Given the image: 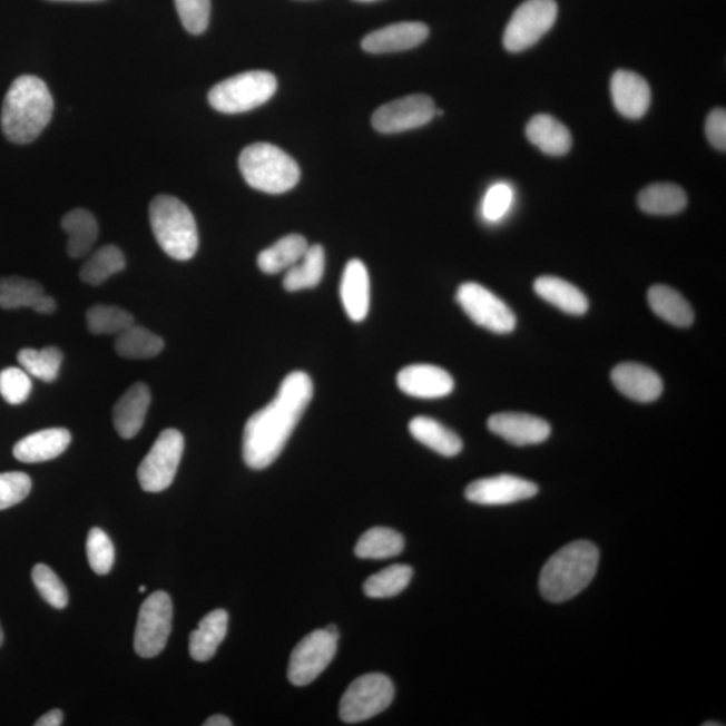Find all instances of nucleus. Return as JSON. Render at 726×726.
Returning <instances> with one entry per match:
<instances>
[{
    "mask_svg": "<svg viewBox=\"0 0 726 726\" xmlns=\"http://www.w3.org/2000/svg\"><path fill=\"white\" fill-rule=\"evenodd\" d=\"M314 384L304 372L287 375L276 398L246 421L243 457L252 470L267 469L281 457L291 434L313 400Z\"/></svg>",
    "mask_w": 726,
    "mask_h": 726,
    "instance_id": "f257e3e1",
    "label": "nucleus"
},
{
    "mask_svg": "<svg viewBox=\"0 0 726 726\" xmlns=\"http://www.w3.org/2000/svg\"><path fill=\"white\" fill-rule=\"evenodd\" d=\"M53 111V96L40 77H18L4 96L2 131L11 143L28 145L48 127Z\"/></svg>",
    "mask_w": 726,
    "mask_h": 726,
    "instance_id": "f03ea898",
    "label": "nucleus"
},
{
    "mask_svg": "<svg viewBox=\"0 0 726 726\" xmlns=\"http://www.w3.org/2000/svg\"><path fill=\"white\" fill-rule=\"evenodd\" d=\"M600 553L589 541H575L555 553L540 575V592L544 600L563 602L573 599L591 585L598 572Z\"/></svg>",
    "mask_w": 726,
    "mask_h": 726,
    "instance_id": "7ed1b4c3",
    "label": "nucleus"
},
{
    "mask_svg": "<svg viewBox=\"0 0 726 726\" xmlns=\"http://www.w3.org/2000/svg\"><path fill=\"white\" fill-rule=\"evenodd\" d=\"M150 224L155 238L167 256L187 262L199 245L196 218L180 199L158 196L150 204Z\"/></svg>",
    "mask_w": 726,
    "mask_h": 726,
    "instance_id": "20e7f679",
    "label": "nucleus"
},
{
    "mask_svg": "<svg viewBox=\"0 0 726 726\" xmlns=\"http://www.w3.org/2000/svg\"><path fill=\"white\" fill-rule=\"evenodd\" d=\"M238 166L252 189L267 194L287 193L301 180V168L295 159L269 143L245 147Z\"/></svg>",
    "mask_w": 726,
    "mask_h": 726,
    "instance_id": "39448f33",
    "label": "nucleus"
},
{
    "mask_svg": "<svg viewBox=\"0 0 726 726\" xmlns=\"http://www.w3.org/2000/svg\"><path fill=\"white\" fill-rule=\"evenodd\" d=\"M276 90L277 80L274 75L267 70H249L213 87L209 102L222 114H244L269 101Z\"/></svg>",
    "mask_w": 726,
    "mask_h": 726,
    "instance_id": "423d86ee",
    "label": "nucleus"
},
{
    "mask_svg": "<svg viewBox=\"0 0 726 726\" xmlns=\"http://www.w3.org/2000/svg\"><path fill=\"white\" fill-rule=\"evenodd\" d=\"M394 698V685L384 674L356 678L340 704V717L347 724L366 722L386 710Z\"/></svg>",
    "mask_w": 726,
    "mask_h": 726,
    "instance_id": "0eeeda50",
    "label": "nucleus"
},
{
    "mask_svg": "<svg viewBox=\"0 0 726 726\" xmlns=\"http://www.w3.org/2000/svg\"><path fill=\"white\" fill-rule=\"evenodd\" d=\"M184 450V434L173 428L161 432L139 465L138 479L141 489L147 492H161L170 488Z\"/></svg>",
    "mask_w": 726,
    "mask_h": 726,
    "instance_id": "6e6552de",
    "label": "nucleus"
},
{
    "mask_svg": "<svg viewBox=\"0 0 726 726\" xmlns=\"http://www.w3.org/2000/svg\"><path fill=\"white\" fill-rule=\"evenodd\" d=\"M555 0H527L514 11L503 35L506 50L520 53L527 50L553 28L557 19Z\"/></svg>",
    "mask_w": 726,
    "mask_h": 726,
    "instance_id": "1a4fd4ad",
    "label": "nucleus"
},
{
    "mask_svg": "<svg viewBox=\"0 0 726 726\" xmlns=\"http://www.w3.org/2000/svg\"><path fill=\"white\" fill-rule=\"evenodd\" d=\"M173 601L165 591L148 596L140 607L135 630V651L141 658L158 657L171 634Z\"/></svg>",
    "mask_w": 726,
    "mask_h": 726,
    "instance_id": "9d476101",
    "label": "nucleus"
},
{
    "mask_svg": "<svg viewBox=\"0 0 726 726\" xmlns=\"http://www.w3.org/2000/svg\"><path fill=\"white\" fill-rule=\"evenodd\" d=\"M340 634L316 630L304 637L291 654L288 679L294 686H307L333 663Z\"/></svg>",
    "mask_w": 726,
    "mask_h": 726,
    "instance_id": "9b49d317",
    "label": "nucleus"
},
{
    "mask_svg": "<svg viewBox=\"0 0 726 726\" xmlns=\"http://www.w3.org/2000/svg\"><path fill=\"white\" fill-rule=\"evenodd\" d=\"M457 301L472 322L489 332L509 334L517 326V317L508 304L481 284L460 285Z\"/></svg>",
    "mask_w": 726,
    "mask_h": 726,
    "instance_id": "f8f14e48",
    "label": "nucleus"
},
{
    "mask_svg": "<svg viewBox=\"0 0 726 726\" xmlns=\"http://www.w3.org/2000/svg\"><path fill=\"white\" fill-rule=\"evenodd\" d=\"M434 116L436 107L430 96L411 95L380 107L372 125L381 134H400L426 126Z\"/></svg>",
    "mask_w": 726,
    "mask_h": 726,
    "instance_id": "ddd939ff",
    "label": "nucleus"
},
{
    "mask_svg": "<svg viewBox=\"0 0 726 726\" xmlns=\"http://www.w3.org/2000/svg\"><path fill=\"white\" fill-rule=\"evenodd\" d=\"M537 484L513 475L479 479L467 485L465 498L483 506H503L527 501L537 496Z\"/></svg>",
    "mask_w": 726,
    "mask_h": 726,
    "instance_id": "4468645a",
    "label": "nucleus"
},
{
    "mask_svg": "<svg viewBox=\"0 0 726 726\" xmlns=\"http://www.w3.org/2000/svg\"><path fill=\"white\" fill-rule=\"evenodd\" d=\"M488 426L497 436L518 447L543 443L552 432L547 421L524 413L492 414Z\"/></svg>",
    "mask_w": 726,
    "mask_h": 726,
    "instance_id": "2eb2a0df",
    "label": "nucleus"
},
{
    "mask_svg": "<svg viewBox=\"0 0 726 726\" xmlns=\"http://www.w3.org/2000/svg\"><path fill=\"white\" fill-rule=\"evenodd\" d=\"M400 391L416 399H442L453 392L455 382L444 369L418 363L398 374Z\"/></svg>",
    "mask_w": 726,
    "mask_h": 726,
    "instance_id": "dca6fc26",
    "label": "nucleus"
},
{
    "mask_svg": "<svg viewBox=\"0 0 726 726\" xmlns=\"http://www.w3.org/2000/svg\"><path fill=\"white\" fill-rule=\"evenodd\" d=\"M430 29L421 22H400L385 26L363 38L361 47L367 53L384 55L411 50L423 43Z\"/></svg>",
    "mask_w": 726,
    "mask_h": 726,
    "instance_id": "f3484780",
    "label": "nucleus"
},
{
    "mask_svg": "<svg viewBox=\"0 0 726 726\" xmlns=\"http://www.w3.org/2000/svg\"><path fill=\"white\" fill-rule=\"evenodd\" d=\"M611 96L616 111L627 119L644 118L651 104V89L644 77L620 69L611 79Z\"/></svg>",
    "mask_w": 726,
    "mask_h": 726,
    "instance_id": "a211bd4d",
    "label": "nucleus"
},
{
    "mask_svg": "<svg viewBox=\"0 0 726 726\" xmlns=\"http://www.w3.org/2000/svg\"><path fill=\"white\" fill-rule=\"evenodd\" d=\"M611 380L621 394L638 403H653L664 392L659 374L640 363H620L614 369Z\"/></svg>",
    "mask_w": 726,
    "mask_h": 726,
    "instance_id": "6ab92c4d",
    "label": "nucleus"
},
{
    "mask_svg": "<svg viewBox=\"0 0 726 726\" xmlns=\"http://www.w3.org/2000/svg\"><path fill=\"white\" fill-rule=\"evenodd\" d=\"M341 302L350 321L366 320L371 308V278L366 265L361 261H350L343 271L341 282Z\"/></svg>",
    "mask_w": 726,
    "mask_h": 726,
    "instance_id": "aec40b11",
    "label": "nucleus"
},
{
    "mask_svg": "<svg viewBox=\"0 0 726 726\" xmlns=\"http://www.w3.org/2000/svg\"><path fill=\"white\" fill-rule=\"evenodd\" d=\"M151 404L150 387L143 382L134 384L114 406V424L122 439H133L145 425Z\"/></svg>",
    "mask_w": 726,
    "mask_h": 726,
    "instance_id": "412c9836",
    "label": "nucleus"
},
{
    "mask_svg": "<svg viewBox=\"0 0 726 726\" xmlns=\"http://www.w3.org/2000/svg\"><path fill=\"white\" fill-rule=\"evenodd\" d=\"M71 434L65 428H49L19 440L14 457L22 463H42L53 460L67 451Z\"/></svg>",
    "mask_w": 726,
    "mask_h": 726,
    "instance_id": "4be33fe9",
    "label": "nucleus"
},
{
    "mask_svg": "<svg viewBox=\"0 0 726 726\" xmlns=\"http://www.w3.org/2000/svg\"><path fill=\"white\" fill-rule=\"evenodd\" d=\"M527 138L549 157H563L572 148L569 129L550 115H536L528 122Z\"/></svg>",
    "mask_w": 726,
    "mask_h": 726,
    "instance_id": "5701e85b",
    "label": "nucleus"
},
{
    "mask_svg": "<svg viewBox=\"0 0 726 726\" xmlns=\"http://www.w3.org/2000/svg\"><path fill=\"white\" fill-rule=\"evenodd\" d=\"M229 615L225 609H216L199 621L197 630L190 634V656L197 663H206L216 656L219 645L228 632Z\"/></svg>",
    "mask_w": 726,
    "mask_h": 726,
    "instance_id": "b1692460",
    "label": "nucleus"
},
{
    "mask_svg": "<svg viewBox=\"0 0 726 726\" xmlns=\"http://www.w3.org/2000/svg\"><path fill=\"white\" fill-rule=\"evenodd\" d=\"M61 228L68 235V255L73 258L88 256L99 237V224L94 214L86 209L65 214Z\"/></svg>",
    "mask_w": 726,
    "mask_h": 726,
    "instance_id": "393cba45",
    "label": "nucleus"
},
{
    "mask_svg": "<svg viewBox=\"0 0 726 726\" xmlns=\"http://www.w3.org/2000/svg\"><path fill=\"white\" fill-rule=\"evenodd\" d=\"M534 291L544 302L569 315H585L588 311L587 296L573 284L562 281L560 277H538L534 282Z\"/></svg>",
    "mask_w": 726,
    "mask_h": 726,
    "instance_id": "a878e982",
    "label": "nucleus"
},
{
    "mask_svg": "<svg viewBox=\"0 0 726 726\" xmlns=\"http://www.w3.org/2000/svg\"><path fill=\"white\" fill-rule=\"evenodd\" d=\"M410 432L419 443L447 458L457 457L463 449L462 439L455 432L431 418H414Z\"/></svg>",
    "mask_w": 726,
    "mask_h": 726,
    "instance_id": "bb28decb",
    "label": "nucleus"
},
{
    "mask_svg": "<svg viewBox=\"0 0 726 726\" xmlns=\"http://www.w3.org/2000/svg\"><path fill=\"white\" fill-rule=\"evenodd\" d=\"M654 314L677 327H689L695 322V311L683 295L667 285H653L647 295Z\"/></svg>",
    "mask_w": 726,
    "mask_h": 726,
    "instance_id": "cd10ccee",
    "label": "nucleus"
},
{
    "mask_svg": "<svg viewBox=\"0 0 726 726\" xmlns=\"http://www.w3.org/2000/svg\"><path fill=\"white\" fill-rule=\"evenodd\" d=\"M308 246L307 239L301 235L285 236L258 255V268L267 275L288 271L301 261Z\"/></svg>",
    "mask_w": 726,
    "mask_h": 726,
    "instance_id": "c85d7f7f",
    "label": "nucleus"
},
{
    "mask_svg": "<svg viewBox=\"0 0 726 726\" xmlns=\"http://www.w3.org/2000/svg\"><path fill=\"white\" fill-rule=\"evenodd\" d=\"M324 267H326V255L323 246L320 244L308 246L301 261L285 274L284 288L288 293H297V291L316 287L322 282Z\"/></svg>",
    "mask_w": 726,
    "mask_h": 726,
    "instance_id": "c756f323",
    "label": "nucleus"
},
{
    "mask_svg": "<svg viewBox=\"0 0 726 726\" xmlns=\"http://www.w3.org/2000/svg\"><path fill=\"white\" fill-rule=\"evenodd\" d=\"M638 205L641 212L653 216H673L685 209L687 196L677 185L654 184L639 193Z\"/></svg>",
    "mask_w": 726,
    "mask_h": 726,
    "instance_id": "7c9ffc66",
    "label": "nucleus"
},
{
    "mask_svg": "<svg viewBox=\"0 0 726 726\" xmlns=\"http://www.w3.org/2000/svg\"><path fill=\"white\" fill-rule=\"evenodd\" d=\"M405 547L404 537L393 529L373 528L355 544V556L363 560H386L399 556Z\"/></svg>",
    "mask_w": 726,
    "mask_h": 726,
    "instance_id": "2f4dec72",
    "label": "nucleus"
},
{
    "mask_svg": "<svg viewBox=\"0 0 726 726\" xmlns=\"http://www.w3.org/2000/svg\"><path fill=\"white\" fill-rule=\"evenodd\" d=\"M165 349V341L141 326L125 330L116 336L115 350L122 359L146 360L160 354Z\"/></svg>",
    "mask_w": 726,
    "mask_h": 726,
    "instance_id": "473e14b6",
    "label": "nucleus"
},
{
    "mask_svg": "<svg viewBox=\"0 0 726 726\" xmlns=\"http://www.w3.org/2000/svg\"><path fill=\"white\" fill-rule=\"evenodd\" d=\"M126 268V257L116 245H104L95 251L87 258L80 271V277L84 283L97 285L107 282L119 272Z\"/></svg>",
    "mask_w": 726,
    "mask_h": 726,
    "instance_id": "72a5a7b5",
    "label": "nucleus"
},
{
    "mask_svg": "<svg viewBox=\"0 0 726 726\" xmlns=\"http://www.w3.org/2000/svg\"><path fill=\"white\" fill-rule=\"evenodd\" d=\"M412 577L413 569L410 566L395 563V566L382 569L379 573L369 577L363 585V592L373 599L393 598L410 586Z\"/></svg>",
    "mask_w": 726,
    "mask_h": 726,
    "instance_id": "f704fd0d",
    "label": "nucleus"
},
{
    "mask_svg": "<svg viewBox=\"0 0 726 726\" xmlns=\"http://www.w3.org/2000/svg\"><path fill=\"white\" fill-rule=\"evenodd\" d=\"M62 359L61 350L56 346H49L42 350L22 349L18 353V362L21 363L23 371L43 382H53L57 380Z\"/></svg>",
    "mask_w": 726,
    "mask_h": 726,
    "instance_id": "c9c22d12",
    "label": "nucleus"
},
{
    "mask_svg": "<svg viewBox=\"0 0 726 726\" xmlns=\"http://www.w3.org/2000/svg\"><path fill=\"white\" fill-rule=\"evenodd\" d=\"M43 294L42 285L36 281H30V278L21 276L0 278V308H31L38 297Z\"/></svg>",
    "mask_w": 726,
    "mask_h": 726,
    "instance_id": "e433bc0d",
    "label": "nucleus"
},
{
    "mask_svg": "<svg viewBox=\"0 0 726 726\" xmlns=\"http://www.w3.org/2000/svg\"><path fill=\"white\" fill-rule=\"evenodd\" d=\"M88 330L95 335H119L135 324L133 314L118 306L97 304L87 313Z\"/></svg>",
    "mask_w": 726,
    "mask_h": 726,
    "instance_id": "4c0bfd02",
    "label": "nucleus"
},
{
    "mask_svg": "<svg viewBox=\"0 0 726 726\" xmlns=\"http://www.w3.org/2000/svg\"><path fill=\"white\" fill-rule=\"evenodd\" d=\"M31 577L38 592H40L42 599L49 602L51 607L62 609L68 606V589L63 586L60 577L48 566L38 563V566L32 568Z\"/></svg>",
    "mask_w": 726,
    "mask_h": 726,
    "instance_id": "58836bf2",
    "label": "nucleus"
},
{
    "mask_svg": "<svg viewBox=\"0 0 726 726\" xmlns=\"http://www.w3.org/2000/svg\"><path fill=\"white\" fill-rule=\"evenodd\" d=\"M87 556L90 568L97 575L111 572L115 562V548L106 531L94 528L87 538Z\"/></svg>",
    "mask_w": 726,
    "mask_h": 726,
    "instance_id": "ea45409f",
    "label": "nucleus"
},
{
    "mask_svg": "<svg viewBox=\"0 0 726 726\" xmlns=\"http://www.w3.org/2000/svg\"><path fill=\"white\" fill-rule=\"evenodd\" d=\"M184 28L193 36L203 35L210 21V0H175Z\"/></svg>",
    "mask_w": 726,
    "mask_h": 726,
    "instance_id": "a19ab883",
    "label": "nucleus"
},
{
    "mask_svg": "<svg viewBox=\"0 0 726 726\" xmlns=\"http://www.w3.org/2000/svg\"><path fill=\"white\" fill-rule=\"evenodd\" d=\"M31 380L23 369L8 367L0 372V394L10 405H21L29 399Z\"/></svg>",
    "mask_w": 726,
    "mask_h": 726,
    "instance_id": "79ce46f5",
    "label": "nucleus"
},
{
    "mask_svg": "<svg viewBox=\"0 0 726 726\" xmlns=\"http://www.w3.org/2000/svg\"><path fill=\"white\" fill-rule=\"evenodd\" d=\"M31 479L24 472H4L0 474V510L10 509L28 498Z\"/></svg>",
    "mask_w": 726,
    "mask_h": 726,
    "instance_id": "37998d69",
    "label": "nucleus"
},
{
    "mask_svg": "<svg viewBox=\"0 0 726 726\" xmlns=\"http://www.w3.org/2000/svg\"><path fill=\"white\" fill-rule=\"evenodd\" d=\"M513 189L508 184L499 182L492 185L483 198L482 214L485 222L498 223L508 214L513 204Z\"/></svg>",
    "mask_w": 726,
    "mask_h": 726,
    "instance_id": "c03bdc74",
    "label": "nucleus"
},
{
    "mask_svg": "<svg viewBox=\"0 0 726 726\" xmlns=\"http://www.w3.org/2000/svg\"><path fill=\"white\" fill-rule=\"evenodd\" d=\"M705 134L710 145L717 150H726V112L724 108H717L706 118Z\"/></svg>",
    "mask_w": 726,
    "mask_h": 726,
    "instance_id": "a18cd8bd",
    "label": "nucleus"
},
{
    "mask_svg": "<svg viewBox=\"0 0 726 726\" xmlns=\"http://www.w3.org/2000/svg\"><path fill=\"white\" fill-rule=\"evenodd\" d=\"M32 310L38 314L49 315L53 314L57 308V303L51 296L42 295L38 297L37 302L32 304Z\"/></svg>",
    "mask_w": 726,
    "mask_h": 726,
    "instance_id": "49530a36",
    "label": "nucleus"
},
{
    "mask_svg": "<svg viewBox=\"0 0 726 726\" xmlns=\"http://www.w3.org/2000/svg\"><path fill=\"white\" fill-rule=\"evenodd\" d=\"M63 715L60 709H53L38 718L36 726H60L62 725Z\"/></svg>",
    "mask_w": 726,
    "mask_h": 726,
    "instance_id": "de8ad7c7",
    "label": "nucleus"
},
{
    "mask_svg": "<svg viewBox=\"0 0 726 726\" xmlns=\"http://www.w3.org/2000/svg\"><path fill=\"white\" fill-rule=\"evenodd\" d=\"M205 726H232L230 719L223 715L212 716L204 723Z\"/></svg>",
    "mask_w": 726,
    "mask_h": 726,
    "instance_id": "09e8293b",
    "label": "nucleus"
},
{
    "mask_svg": "<svg viewBox=\"0 0 726 726\" xmlns=\"http://www.w3.org/2000/svg\"><path fill=\"white\" fill-rule=\"evenodd\" d=\"M53 2H82V3H88V2H102V0H53Z\"/></svg>",
    "mask_w": 726,
    "mask_h": 726,
    "instance_id": "8fccbe9b",
    "label": "nucleus"
},
{
    "mask_svg": "<svg viewBox=\"0 0 726 726\" xmlns=\"http://www.w3.org/2000/svg\"><path fill=\"white\" fill-rule=\"evenodd\" d=\"M3 640H4V634H3V630H2V626H0V646L3 645Z\"/></svg>",
    "mask_w": 726,
    "mask_h": 726,
    "instance_id": "3c124183",
    "label": "nucleus"
},
{
    "mask_svg": "<svg viewBox=\"0 0 726 726\" xmlns=\"http://www.w3.org/2000/svg\"><path fill=\"white\" fill-rule=\"evenodd\" d=\"M356 2L369 3V2H375V0H356Z\"/></svg>",
    "mask_w": 726,
    "mask_h": 726,
    "instance_id": "603ef678",
    "label": "nucleus"
},
{
    "mask_svg": "<svg viewBox=\"0 0 726 726\" xmlns=\"http://www.w3.org/2000/svg\"><path fill=\"white\" fill-rule=\"evenodd\" d=\"M139 592H140V593L146 592V587H145V586H141V587L139 588Z\"/></svg>",
    "mask_w": 726,
    "mask_h": 726,
    "instance_id": "864d4df0",
    "label": "nucleus"
}]
</instances>
